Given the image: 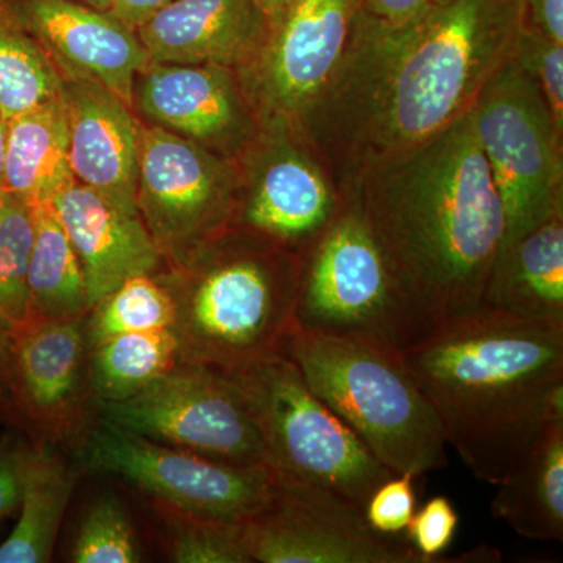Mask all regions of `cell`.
Segmentation results:
<instances>
[{
  "label": "cell",
  "mask_w": 563,
  "mask_h": 563,
  "mask_svg": "<svg viewBox=\"0 0 563 563\" xmlns=\"http://www.w3.org/2000/svg\"><path fill=\"white\" fill-rule=\"evenodd\" d=\"M176 303L161 274H143L122 282L92 303L85 318L90 346L121 333L173 329Z\"/></svg>",
  "instance_id": "cell-28"
},
{
  "label": "cell",
  "mask_w": 563,
  "mask_h": 563,
  "mask_svg": "<svg viewBox=\"0 0 563 563\" xmlns=\"http://www.w3.org/2000/svg\"><path fill=\"white\" fill-rule=\"evenodd\" d=\"M74 487L73 470L49 446L36 443L18 507L20 517L0 543V563L51 561Z\"/></svg>",
  "instance_id": "cell-25"
},
{
  "label": "cell",
  "mask_w": 563,
  "mask_h": 563,
  "mask_svg": "<svg viewBox=\"0 0 563 563\" xmlns=\"http://www.w3.org/2000/svg\"><path fill=\"white\" fill-rule=\"evenodd\" d=\"M520 13L521 0H448L391 25L358 9L342 62L302 121L340 196L473 110L512 58Z\"/></svg>",
  "instance_id": "cell-1"
},
{
  "label": "cell",
  "mask_w": 563,
  "mask_h": 563,
  "mask_svg": "<svg viewBox=\"0 0 563 563\" xmlns=\"http://www.w3.org/2000/svg\"><path fill=\"white\" fill-rule=\"evenodd\" d=\"M0 422L18 429L16 404L11 384L9 328L0 322Z\"/></svg>",
  "instance_id": "cell-38"
},
{
  "label": "cell",
  "mask_w": 563,
  "mask_h": 563,
  "mask_svg": "<svg viewBox=\"0 0 563 563\" xmlns=\"http://www.w3.org/2000/svg\"><path fill=\"white\" fill-rule=\"evenodd\" d=\"M481 306L563 322V213L501 247L485 280Z\"/></svg>",
  "instance_id": "cell-21"
},
{
  "label": "cell",
  "mask_w": 563,
  "mask_h": 563,
  "mask_svg": "<svg viewBox=\"0 0 563 563\" xmlns=\"http://www.w3.org/2000/svg\"><path fill=\"white\" fill-rule=\"evenodd\" d=\"M473 113L506 214V246L563 213V133L512 58L485 85Z\"/></svg>",
  "instance_id": "cell-8"
},
{
  "label": "cell",
  "mask_w": 563,
  "mask_h": 563,
  "mask_svg": "<svg viewBox=\"0 0 563 563\" xmlns=\"http://www.w3.org/2000/svg\"><path fill=\"white\" fill-rule=\"evenodd\" d=\"M32 246V203L3 190L0 203V320L9 328L29 318Z\"/></svg>",
  "instance_id": "cell-29"
},
{
  "label": "cell",
  "mask_w": 563,
  "mask_h": 563,
  "mask_svg": "<svg viewBox=\"0 0 563 563\" xmlns=\"http://www.w3.org/2000/svg\"><path fill=\"white\" fill-rule=\"evenodd\" d=\"M412 473H396L376 488L363 507L366 521L374 531L383 536L398 537L417 512Z\"/></svg>",
  "instance_id": "cell-33"
},
{
  "label": "cell",
  "mask_w": 563,
  "mask_h": 563,
  "mask_svg": "<svg viewBox=\"0 0 563 563\" xmlns=\"http://www.w3.org/2000/svg\"><path fill=\"white\" fill-rule=\"evenodd\" d=\"M224 374L242 393L277 476L320 485L363 509L396 474L314 395L284 352Z\"/></svg>",
  "instance_id": "cell-7"
},
{
  "label": "cell",
  "mask_w": 563,
  "mask_h": 563,
  "mask_svg": "<svg viewBox=\"0 0 563 563\" xmlns=\"http://www.w3.org/2000/svg\"><path fill=\"white\" fill-rule=\"evenodd\" d=\"M7 157V120L0 117V190H3V177H5Z\"/></svg>",
  "instance_id": "cell-41"
},
{
  "label": "cell",
  "mask_w": 563,
  "mask_h": 563,
  "mask_svg": "<svg viewBox=\"0 0 563 563\" xmlns=\"http://www.w3.org/2000/svg\"><path fill=\"white\" fill-rule=\"evenodd\" d=\"M492 515L526 539L563 540V418L548 422L498 484Z\"/></svg>",
  "instance_id": "cell-22"
},
{
  "label": "cell",
  "mask_w": 563,
  "mask_h": 563,
  "mask_svg": "<svg viewBox=\"0 0 563 563\" xmlns=\"http://www.w3.org/2000/svg\"><path fill=\"white\" fill-rule=\"evenodd\" d=\"M446 443L498 485L544 426L563 418V322L479 306L402 350Z\"/></svg>",
  "instance_id": "cell-3"
},
{
  "label": "cell",
  "mask_w": 563,
  "mask_h": 563,
  "mask_svg": "<svg viewBox=\"0 0 563 563\" xmlns=\"http://www.w3.org/2000/svg\"><path fill=\"white\" fill-rule=\"evenodd\" d=\"M102 420L168 446L235 465H268L265 444L235 384L180 362L132 398L99 402Z\"/></svg>",
  "instance_id": "cell-10"
},
{
  "label": "cell",
  "mask_w": 563,
  "mask_h": 563,
  "mask_svg": "<svg viewBox=\"0 0 563 563\" xmlns=\"http://www.w3.org/2000/svg\"><path fill=\"white\" fill-rule=\"evenodd\" d=\"M284 354L390 472L418 477L448 466L442 426L401 350L366 336L296 328Z\"/></svg>",
  "instance_id": "cell-5"
},
{
  "label": "cell",
  "mask_w": 563,
  "mask_h": 563,
  "mask_svg": "<svg viewBox=\"0 0 563 563\" xmlns=\"http://www.w3.org/2000/svg\"><path fill=\"white\" fill-rule=\"evenodd\" d=\"M255 2L258 3L263 13L268 16L273 27L274 24H277V22L287 14V11L290 10L298 0H255Z\"/></svg>",
  "instance_id": "cell-40"
},
{
  "label": "cell",
  "mask_w": 563,
  "mask_h": 563,
  "mask_svg": "<svg viewBox=\"0 0 563 563\" xmlns=\"http://www.w3.org/2000/svg\"><path fill=\"white\" fill-rule=\"evenodd\" d=\"M133 111L231 161L258 133L239 73L221 66L151 62L136 77Z\"/></svg>",
  "instance_id": "cell-16"
},
{
  "label": "cell",
  "mask_w": 563,
  "mask_h": 563,
  "mask_svg": "<svg viewBox=\"0 0 563 563\" xmlns=\"http://www.w3.org/2000/svg\"><path fill=\"white\" fill-rule=\"evenodd\" d=\"M428 2V5H440V3L448 2V0H426Z\"/></svg>",
  "instance_id": "cell-43"
},
{
  "label": "cell",
  "mask_w": 563,
  "mask_h": 563,
  "mask_svg": "<svg viewBox=\"0 0 563 563\" xmlns=\"http://www.w3.org/2000/svg\"><path fill=\"white\" fill-rule=\"evenodd\" d=\"M180 363L173 329L121 333L91 346V385L99 402L132 398Z\"/></svg>",
  "instance_id": "cell-26"
},
{
  "label": "cell",
  "mask_w": 563,
  "mask_h": 563,
  "mask_svg": "<svg viewBox=\"0 0 563 563\" xmlns=\"http://www.w3.org/2000/svg\"><path fill=\"white\" fill-rule=\"evenodd\" d=\"M35 446V442H25L18 429L0 439V520L20 507Z\"/></svg>",
  "instance_id": "cell-35"
},
{
  "label": "cell",
  "mask_w": 563,
  "mask_h": 563,
  "mask_svg": "<svg viewBox=\"0 0 563 563\" xmlns=\"http://www.w3.org/2000/svg\"><path fill=\"white\" fill-rule=\"evenodd\" d=\"M0 322H3L2 320H0ZM3 324H5V322H3ZM7 325V324H5ZM7 328H9V325H7Z\"/></svg>",
  "instance_id": "cell-45"
},
{
  "label": "cell",
  "mask_w": 563,
  "mask_h": 563,
  "mask_svg": "<svg viewBox=\"0 0 563 563\" xmlns=\"http://www.w3.org/2000/svg\"><path fill=\"white\" fill-rule=\"evenodd\" d=\"M512 62L528 74L542 92L555 129L563 133V44L537 38L520 31Z\"/></svg>",
  "instance_id": "cell-32"
},
{
  "label": "cell",
  "mask_w": 563,
  "mask_h": 563,
  "mask_svg": "<svg viewBox=\"0 0 563 563\" xmlns=\"http://www.w3.org/2000/svg\"><path fill=\"white\" fill-rule=\"evenodd\" d=\"M54 206L84 269L90 309L122 282L165 268L139 211L77 181L55 196Z\"/></svg>",
  "instance_id": "cell-20"
},
{
  "label": "cell",
  "mask_w": 563,
  "mask_h": 563,
  "mask_svg": "<svg viewBox=\"0 0 563 563\" xmlns=\"http://www.w3.org/2000/svg\"><path fill=\"white\" fill-rule=\"evenodd\" d=\"M7 3L62 79L96 81L133 109L136 77L151 63L135 29L74 0Z\"/></svg>",
  "instance_id": "cell-17"
},
{
  "label": "cell",
  "mask_w": 563,
  "mask_h": 563,
  "mask_svg": "<svg viewBox=\"0 0 563 563\" xmlns=\"http://www.w3.org/2000/svg\"><path fill=\"white\" fill-rule=\"evenodd\" d=\"M520 31L563 44V0H521Z\"/></svg>",
  "instance_id": "cell-36"
},
{
  "label": "cell",
  "mask_w": 563,
  "mask_h": 563,
  "mask_svg": "<svg viewBox=\"0 0 563 563\" xmlns=\"http://www.w3.org/2000/svg\"><path fill=\"white\" fill-rule=\"evenodd\" d=\"M85 318L9 328L18 431L32 442L73 450L98 418Z\"/></svg>",
  "instance_id": "cell-15"
},
{
  "label": "cell",
  "mask_w": 563,
  "mask_h": 563,
  "mask_svg": "<svg viewBox=\"0 0 563 563\" xmlns=\"http://www.w3.org/2000/svg\"><path fill=\"white\" fill-rule=\"evenodd\" d=\"M428 9L426 0H361V10L391 25H402Z\"/></svg>",
  "instance_id": "cell-37"
},
{
  "label": "cell",
  "mask_w": 563,
  "mask_h": 563,
  "mask_svg": "<svg viewBox=\"0 0 563 563\" xmlns=\"http://www.w3.org/2000/svg\"><path fill=\"white\" fill-rule=\"evenodd\" d=\"M235 163L239 192L232 225L288 250L306 251L342 207L331 173L302 132L258 129Z\"/></svg>",
  "instance_id": "cell-12"
},
{
  "label": "cell",
  "mask_w": 563,
  "mask_h": 563,
  "mask_svg": "<svg viewBox=\"0 0 563 563\" xmlns=\"http://www.w3.org/2000/svg\"><path fill=\"white\" fill-rule=\"evenodd\" d=\"M154 501V499H152ZM166 531L168 554L179 563H250L243 523L211 520L154 501Z\"/></svg>",
  "instance_id": "cell-30"
},
{
  "label": "cell",
  "mask_w": 563,
  "mask_h": 563,
  "mask_svg": "<svg viewBox=\"0 0 563 563\" xmlns=\"http://www.w3.org/2000/svg\"><path fill=\"white\" fill-rule=\"evenodd\" d=\"M33 246L27 320H74L90 312L79 257L54 201L32 203Z\"/></svg>",
  "instance_id": "cell-24"
},
{
  "label": "cell",
  "mask_w": 563,
  "mask_h": 563,
  "mask_svg": "<svg viewBox=\"0 0 563 563\" xmlns=\"http://www.w3.org/2000/svg\"><path fill=\"white\" fill-rule=\"evenodd\" d=\"M141 559L135 529L121 504L113 498H102L96 503L81 521L70 561L136 563Z\"/></svg>",
  "instance_id": "cell-31"
},
{
  "label": "cell",
  "mask_w": 563,
  "mask_h": 563,
  "mask_svg": "<svg viewBox=\"0 0 563 563\" xmlns=\"http://www.w3.org/2000/svg\"><path fill=\"white\" fill-rule=\"evenodd\" d=\"M74 181L60 95L7 120L3 190L36 203L54 201Z\"/></svg>",
  "instance_id": "cell-23"
},
{
  "label": "cell",
  "mask_w": 563,
  "mask_h": 563,
  "mask_svg": "<svg viewBox=\"0 0 563 563\" xmlns=\"http://www.w3.org/2000/svg\"><path fill=\"white\" fill-rule=\"evenodd\" d=\"M173 0H117L111 13L132 29H139L152 14L157 13Z\"/></svg>",
  "instance_id": "cell-39"
},
{
  "label": "cell",
  "mask_w": 563,
  "mask_h": 563,
  "mask_svg": "<svg viewBox=\"0 0 563 563\" xmlns=\"http://www.w3.org/2000/svg\"><path fill=\"white\" fill-rule=\"evenodd\" d=\"M62 77L25 31L7 0H0V117H16L57 99Z\"/></svg>",
  "instance_id": "cell-27"
},
{
  "label": "cell",
  "mask_w": 563,
  "mask_h": 563,
  "mask_svg": "<svg viewBox=\"0 0 563 563\" xmlns=\"http://www.w3.org/2000/svg\"><path fill=\"white\" fill-rule=\"evenodd\" d=\"M433 324L481 306L506 236L473 110L413 150L363 172L342 191Z\"/></svg>",
  "instance_id": "cell-2"
},
{
  "label": "cell",
  "mask_w": 563,
  "mask_h": 563,
  "mask_svg": "<svg viewBox=\"0 0 563 563\" xmlns=\"http://www.w3.org/2000/svg\"><path fill=\"white\" fill-rule=\"evenodd\" d=\"M459 528V514L446 496H433L415 512L407 526V542L422 563L435 562L453 543Z\"/></svg>",
  "instance_id": "cell-34"
},
{
  "label": "cell",
  "mask_w": 563,
  "mask_h": 563,
  "mask_svg": "<svg viewBox=\"0 0 563 563\" xmlns=\"http://www.w3.org/2000/svg\"><path fill=\"white\" fill-rule=\"evenodd\" d=\"M244 540L251 562L422 563L407 540L374 531L357 504L280 476L268 506L244 521Z\"/></svg>",
  "instance_id": "cell-14"
},
{
  "label": "cell",
  "mask_w": 563,
  "mask_h": 563,
  "mask_svg": "<svg viewBox=\"0 0 563 563\" xmlns=\"http://www.w3.org/2000/svg\"><path fill=\"white\" fill-rule=\"evenodd\" d=\"M272 29L255 0H173L136 33L151 62L240 73L257 57Z\"/></svg>",
  "instance_id": "cell-19"
},
{
  "label": "cell",
  "mask_w": 563,
  "mask_h": 563,
  "mask_svg": "<svg viewBox=\"0 0 563 563\" xmlns=\"http://www.w3.org/2000/svg\"><path fill=\"white\" fill-rule=\"evenodd\" d=\"M235 161L141 121L136 209L166 265H176L233 224Z\"/></svg>",
  "instance_id": "cell-11"
},
{
  "label": "cell",
  "mask_w": 563,
  "mask_h": 563,
  "mask_svg": "<svg viewBox=\"0 0 563 563\" xmlns=\"http://www.w3.org/2000/svg\"><path fill=\"white\" fill-rule=\"evenodd\" d=\"M295 320L303 331L366 336L401 351L435 328L350 201L301 252Z\"/></svg>",
  "instance_id": "cell-6"
},
{
  "label": "cell",
  "mask_w": 563,
  "mask_h": 563,
  "mask_svg": "<svg viewBox=\"0 0 563 563\" xmlns=\"http://www.w3.org/2000/svg\"><path fill=\"white\" fill-rule=\"evenodd\" d=\"M2 192L3 190H0V203H2Z\"/></svg>",
  "instance_id": "cell-44"
},
{
  "label": "cell",
  "mask_w": 563,
  "mask_h": 563,
  "mask_svg": "<svg viewBox=\"0 0 563 563\" xmlns=\"http://www.w3.org/2000/svg\"><path fill=\"white\" fill-rule=\"evenodd\" d=\"M180 362L231 373L284 352L296 329L301 254L231 225L166 265Z\"/></svg>",
  "instance_id": "cell-4"
},
{
  "label": "cell",
  "mask_w": 563,
  "mask_h": 563,
  "mask_svg": "<svg viewBox=\"0 0 563 563\" xmlns=\"http://www.w3.org/2000/svg\"><path fill=\"white\" fill-rule=\"evenodd\" d=\"M74 180L124 209H136L141 120L114 92L91 80L62 79Z\"/></svg>",
  "instance_id": "cell-18"
},
{
  "label": "cell",
  "mask_w": 563,
  "mask_h": 563,
  "mask_svg": "<svg viewBox=\"0 0 563 563\" xmlns=\"http://www.w3.org/2000/svg\"><path fill=\"white\" fill-rule=\"evenodd\" d=\"M74 2L84 3V5L92 7V9L111 11L117 0H74Z\"/></svg>",
  "instance_id": "cell-42"
},
{
  "label": "cell",
  "mask_w": 563,
  "mask_h": 563,
  "mask_svg": "<svg viewBox=\"0 0 563 563\" xmlns=\"http://www.w3.org/2000/svg\"><path fill=\"white\" fill-rule=\"evenodd\" d=\"M361 0H298L247 68L244 96L258 129L302 132V121L332 79L350 43Z\"/></svg>",
  "instance_id": "cell-13"
},
{
  "label": "cell",
  "mask_w": 563,
  "mask_h": 563,
  "mask_svg": "<svg viewBox=\"0 0 563 563\" xmlns=\"http://www.w3.org/2000/svg\"><path fill=\"white\" fill-rule=\"evenodd\" d=\"M90 472L121 477L154 501L211 520L243 523L261 514L276 492L266 465H235L152 442L96 418L76 446Z\"/></svg>",
  "instance_id": "cell-9"
}]
</instances>
